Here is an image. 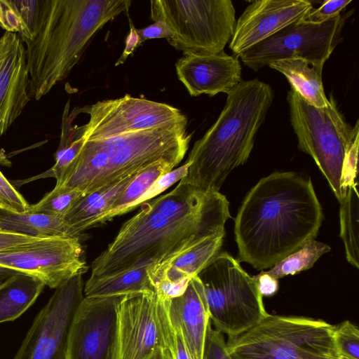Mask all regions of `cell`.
<instances>
[{
    "instance_id": "cell-1",
    "label": "cell",
    "mask_w": 359,
    "mask_h": 359,
    "mask_svg": "<svg viewBox=\"0 0 359 359\" xmlns=\"http://www.w3.org/2000/svg\"><path fill=\"white\" fill-rule=\"evenodd\" d=\"M229 203L219 191L179 182L170 192L141 204L91 264L90 278L111 276L172 259L203 240L225 235Z\"/></svg>"
},
{
    "instance_id": "cell-2",
    "label": "cell",
    "mask_w": 359,
    "mask_h": 359,
    "mask_svg": "<svg viewBox=\"0 0 359 359\" xmlns=\"http://www.w3.org/2000/svg\"><path fill=\"white\" fill-rule=\"evenodd\" d=\"M323 218L310 179L274 172L245 196L235 219L240 260L257 270L273 267L318 235Z\"/></svg>"
},
{
    "instance_id": "cell-3",
    "label": "cell",
    "mask_w": 359,
    "mask_h": 359,
    "mask_svg": "<svg viewBox=\"0 0 359 359\" xmlns=\"http://www.w3.org/2000/svg\"><path fill=\"white\" fill-rule=\"evenodd\" d=\"M130 0H41L33 34L22 41L29 94L39 100L70 74L95 34L120 13Z\"/></svg>"
},
{
    "instance_id": "cell-4",
    "label": "cell",
    "mask_w": 359,
    "mask_h": 359,
    "mask_svg": "<svg viewBox=\"0 0 359 359\" xmlns=\"http://www.w3.org/2000/svg\"><path fill=\"white\" fill-rule=\"evenodd\" d=\"M226 95L217 121L194 143L180 181L205 191L219 192L229 174L248 161L273 100L271 86L258 79L241 81Z\"/></svg>"
},
{
    "instance_id": "cell-5",
    "label": "cell",
    "mask_w": 359,
    "mask_h": 359,
    "mask_svg": "<svg viewBox=\"0 0 359 359\" xmlns=\"http://www.w3.org/2000/svg\"><path fill=\"white\" fill-rule=\"evenodd\" d=\"M188 123L106 139L83 141L55 187L75 189L84 196L123 177L138 173L160 161L177 165L192 137Z\"/></svg>"
},
{
    "instance_id": "cell-6",
    "label": "cell",
    "mask_w": 359,
    "mask_h": 359,
    "mask_svg": "<svg viewBox=\"0 0 359 359\" xmlns=\"http://www.w3.org/2000/svg\"><path fill=\"white\" fill-rule=\"evenodd\" d=\"M334 325L304 316L269 314L238 336L228 338L233 359H324L337 355Z\"/></svg>"
},
{
    "instance_id": "cell-7",
    "label": "cell",
    "mask_w": 359,
    "mask_h": 359,
    "mask_svg": "<svg viewBox=\"0 0 359 359\" xmlns=\"http://www.w3.org/2000/svg\"><path fill=\"white\" fill-rule=\"evenodd\" d=\"M290 120L299 149L311 156L327 179L337 199L341 202L343 170L348 152L359 136V123H346L332 96L325 107L306 102L292 87L287 93Z\"/></svg>"
},
{
    "instance_id": "cell-8",
    "label": "cell",
    "mask_w": 359,
    "mask_h": 359,
    "mask_svg": "<svg viewBox=\"0 0 359 359\" xmlns=\"http://www.w3.org/2000/svg\"><path fill=\"white\" fill-rule=\"evenodd\" d=\"M197 277L203 287L212 325L229 338L245 332L269 315L257 280L228 252H219Z\"/></svg>"
},
{
    "instance_id": "cell-9",
    "label": "cell",
    "mask_w": 359,
    "mask_h": 359,
    "mask_svg": "<svg viewBox=\"0 0 359 359\" xmlns=\"http://www.w3.org/2000/svg\"><path fill=\"white\" fill-rule=\"evenodd\" d=\"M151 18L166 23L169 43L183 53L214 54L224 51L236 24L231 0H152Z\"/></svg>"
},
{
    "instance_id": "cell-10",
    "label": "cell",
    "mask_w": 359,
    "mask_h": 359,
    "mask_svg": "<svg viewBox=\"0 0 359 359\" xmlns=\"http://www.w3.org/2000/svg\"><path fill=\"white\" fill-rule=\"evenodd\" d=\"M351 10L321 24L295 22L239 54L243 63L255 71L284 59H302L323 67L341 37Z\"/></svg>"
},
{
    "instance_id": "cell-11",
    "label": "cell",
    "mask_w": 359,
    "mask_h": 359,
    "mask_svg": "<svg viewBox=\"0 0 359 359\" xmlns=\"http://www.w3.org/2000/svg\"><path fill=\"white\" fill-rule=\"evenodd\" d=\"M75 114L89 116L88 121L72 127L74 136L83 141L106 139L142 130L170 127L188 122L187 117L170 104L126 94L75 108Z\"/></svg>"
},
{
    "instance_id": "cell-12",
    "label": "cell",
    "mask_w": 359,
    "mask_h": 359,
    "mask_svg": "<svg viewBox=\"0 0 359 359\" xmlns=\"http://www.w3.org/2000/svg\"><path fill=\"white\" fill-rule=\"evenodd\" d=\"M79 237L39 238L0 251V267L35 278L56 289L88 269Z\"/></svg>"
},
{
    "instance_id": "cell-13",
    "label": "cell",
    "mask_w": 359,
    "mask_h": 359,
    "mask_svg": "<svg viewBox=\"0 0 359 359\" xmlns=\"http://www.w3.org/2000/svg\"><path fill=\"white\" fill-rule=\"evenodd\" d=\"M82 276L77 274L55 289L13 359H66L72 323L84 297Z\"/></svg>"
},
{
    "instance_id": "cell-14",
    "label": "cell",
    "mask_w": 359,
    "mask_h": 359,
    "mask_svg": "<svg viewBox=\"0 0 359 359\" xmlns=\"http://www.w3.org/2000/svg\"><path fill=\"white\" fill-rule=\"evenodd\" d=\"M123 295L83 297L72 323L66 359H115Z\"/></svg>"
},
{
    "instance_id": "cell-15",
    "label": "cell",
    "mask_w": 359,
    "mask_h": 359,
    "mask_svg": "<svg viewBox=\"0 0 359 359\" xmlns=\"http://www.w3.org/2000/svg\"><path fill=\"white\" fill-rule=\"evenodd\" d=\"M166 347L156 290L123 295L118 305L115 359H149Z\"/></svg>"
},
{
    "instance_id": "cell-16",
    "label": "cell",
    "mask_w": 359,
    "mask_h": 359,
    "mask_svg": "<svg viewBox=\"0 0 359 359\" xmlns=\"http://www.w3.org/2000/svg\"><path fill=\"white\" fill-rule=\"evenodd\" d=\"M312 9V4L306 0L253 1L236 20L229 48L238 56L284 27L302 20Z\"/></svg>"
},
{
    "instance_id": "cell-17",
    "label": "cell",
    "mask_w": 359,
    "mask_h": 359,
    "mask_svg": "<svg viewBox=\"0 0 359 359\" xmlns=\"http://www.w3.org/2000/svg\"><path fill=\"white\" fill-rule=\"evenodd\" d=\"M25 46L16 33L0 36V137L21 115L31 97Z\"/></svg>"
},
{
    "instance_id": "cell-18",
    "label": "cell",
    "mask_w": 359,
    "mask_h": 359,
    "mask_svg": "<svg viewBox=\"0 0 359 359\" xmlns=\"http://www.w3.org/2000/svg\"><path fill=\"white\" fill-rule=\"evenodd\" d=\"M178 79L191 96L227 94L241 81L238 57L224 51L214 54L187 53L175 63Z\"/></svg>"
},
{
    "instance_id": "cell-19",
    "label": "cell",
    "mask_w": 359,
    "mask_h": 359,
    "mask_svg": "<svg viewBox=\"0 0 359 359\" xmlns=\"http://www.w3.org/2000/svg\"><path fill=\"white\" fill-rule=\"evenodd\" d=\"M224 236L208 238L172 259L149 266L148 275L158 294L165 299L182 294L189 281L220 252Z\"/></svg>"
},
{
    "instance_id": "cell-20",
    "label": "cell",
    "mask_w": 359,
    "mask_h": 359,
    "mask_svg": "<svg viewBox=\"0 0 359 359\" xmlns=\"http://www.w3.org/2000/svg\"><path fill=\"white\" fill-rule=\"evenodd\" d=\"M168 311L192 359H203L206 333L211 321L203 287L197 276L189 281L182 294L168 301Z\"/></svg>"
},
{
    "instance_id": "cell-21",
    "label": "cell",
    "mask_w": 359,
    "mask_h": 359,
    "mask_svg": "<svg viewBox=\"0 0 359 359\" xmlns=\"http://www.w3.org/2000/svg\"><path fill=\"white\" fill-rule=\"evenodd\" d=\"M140 173V172H138ZM128 175L81 198L63 218L76 233L81 235L106 213L131 180L138 174Z\"/></svg>"
},
{
    "instance_id": "cell-22",
    "label": "cell",
    "mask_w": 359,
    "mask_h": 359,
    "mask_svg": "<svg viewBox=\"0 0 359 359\" xmlns=\"http://www.w3.org/2000/svg\"><path fill=\"white\" fill-rule=\"evenodd\" d=\"M282 73L290 86L309 104L325 107L329 104L322 81L323 67L313 66L302 59H284L269 65Z\"/></svg>"
},
{
    "instance_id": "cell-23",
    "label": "cell",
    "mask_w": 359,
    "mask_h": 359,
    "mask_svg": "<svg viewBox=\"0 0 359 359\" xmlns=\"http://www.w3.org/2000/svg\"><path fill=\"white\" fill-rule=\"evenodd\" d=\"M46 285L41 280L22 274H13L0 283V323L13 321L36 300Z\"/></svg>"
},
{
    "instance_id": "cell-24",
    "label": "cell",
    "mask_w": 359,
    "mask_h": 359,
    "mask_svg": "<svg viewBox=\"0 0 359 359\" xmlns=\"http://www.w3.org/2000/svg\"><path fill=\"white\" fill-rule=\"evenodd\" d=\"M0 226L6 231L34 238H81L62 219L28 211L18 213L0 209Z\"/></svg>"
},
{
    "instance_id": "cell-25",
    "label": "cell",
    "mask_w": 359,
    "mask_h": 359,
    "mask_svg": "<svg viewBox=\"0 0 359 359\" xmlns=\"http://www.w3.org/2000/svg\"><path fill=\"white\" fill-rule=\"evenodd\" d=\"M148 266L104 278H89L83 287L84 297H109L155 290L148 275Z\"/></svg>"
},
{
    "instance_id": "cell-26",
    "label": "cell",
    "mask_w": 359,
    "mask_h": 359,
    "mask_svg": "<svg viewBox=\"0 0 359 359\" xmlns=\"http://www.w3.org/2000/svg\"><path fill=\"white\" fill-rule=\"evenodd\" d=\"M177 165L168 161H158L138 173L117 198L111 208L97 218L92 226L102 224L129 212L130 206L140 198L162 175L173 170Z\"/></svg>"
},
{
    "instance_id": "cell-27",
    "label": "cell",
    "mask_w": 359,
    "mask_h": 359,
    "mask_svg": "<svg viewBox=\"0 0 359 359\" xmlns=\"http://www.w3.org/2000/svg\"><path fill=\"white\" fill-rule=\"evenodd\" d=\"M357 184L348 187L340 203V236L345 246L347 261L359 268V196Z\"/></svg>"
},
{
    "instance_id": "cell-28",
    "label": "cell",
    "mask_w": 359,
    "mask_h": 359,
    "mask_svg": "<svg viewBox=\"0 0 359 359\" xmlns=\"http://www.w3.org/2000/svg\"><path fill=\"white\" fill-rule=\"evenodd\" d=\"M330 247L327 244L311 239L276 264L269 271H264L276 279L287 275H294L311 269L323 254L330 252Z\"/></svg>"
},
{
    "instance_id": "cell-29",
    "label": "cell",
    "mask_w": 359,
    "mask_h": 359,
    "mask_svg": "<svg viewBox=\"0 0 359 359\" xmlns=\"http://www.w3.org/2000/svg\"><path fill=\"white\" fill-rule=\"evenodd\" d=\"M83 194L75 189L55 187L38 203L29 205L28 212L62 219Z\"/></svg>"
},
{
    "instance_id": "cell-30",
    "label": "cell",
    "mask_w": 359,
    "mask_h": 359,
    "mask_svg": "<svg viewBox=\"0 0 359 359\" xmlns=\"http://www.w3.org/2000/svg\"><path fill=\"white\" fill-rule=\"evenodd\" d=\"M334 343L337 356L359 359V330L349 320L334 325Z\"/></svg>"
},
{
    "instance_id": "cell-31",
    "label": "cell",
    "mask_w": 359,
    "mask_h": 359,
    "mask_svg": "<svg viewBox=\"0 0 359 359\" xmlns=\"http://www.w3.org/2000/svg\"><path fill=\"white\" fill-rule=\"evenodd\" d=\"M168 301L159 297V316L166 347L170 349L175 359H192L181 334L170 321L168 311Z\"/></svg>"
},
{
    "instance_id": "cell-32",
    "label": "cell",
    "mask_w": 359,
    "mask_h": 359,
    "mask_svg": "<svg viewBox=\"0 0 359 359\" xmlns=\"http://www.w3.org/2000/svg\"><path fill=\"white\" fill-rule=\"evenodd\" d=\"M29 207L23 196L0 170V209L22 213L27 212Z\"/></svg>"
},
{
    "instance_id": "cell-33",
    "label": "cell",
    "mask_w": 359,
    "mask_h": 359,
    "mask_svg": "<svg viewBox=\"0 0 359 359\" xmlns=\"http://www.w3.org/2000/svg\"><path fill=\"white\" fill-rule=\"evenodd\" d=\"M351 0L325 1L323 4L316 9L311 10L303 20L309 23L321 24L330 20L341 13Z\"/></svg>"
},
{
    "instance_id": "cell-34",
    "label": "cell",
    "mask_w": 359,
    "mask_h": 359,
    "mask_svg": "<svg viewBox=\"0 0 359 359\" xmlns=\"http://www.w3.org/2000/svg\"><path fill=\"white\" fill-rule=\"evenodd\" d=\"M203 359H233L227 352L223 334L212 327V323L208 327Z\"/></svg>"
},
{
    "instance_id": "cell-35",
    "label": "cell",
    "mask_w": 359,
    "mask_h": 359,
    "mask_svg": "<svg viewBox=\"0 0 359 359\" xmlns=\"http://www.w3.org/2000/svg\"><path fill=\"white\" fill-rule=\"evenodd\" d=\"M0 26L6 32H21L20 19L12 0H0Z\"/></svg>"
},
{
    "instance_id": "cell-36",
    "label": "cell",
    "mask_w": 359,
    "mask_h": 359,
    "mask_svg": "<svg viewBox=\"0 0 359 359\" xmlns=\"http://www.w3.org/2000/svg\"><path fill=\"white\" fill-rule=\"evenodd\" d=\"M137 32L143 41L148 39L171 38L173 35L172 32L168 25L162 21H155L153 24L142 29H137Z\"/></svg>"
},
{
    "instance_id": "cell-37",
    "label": "cell",
    "mask_w": 359,
    "mask_h": 359,
    "mask_svg": "<svg viewBox=\"0 0 359 359\" xmlns=\"http://www.w3.org/2000/svg\"><path fill=\"white\" fill-rule=\"evenodd\" d=\"M37 238H39L10 231H1L0 232V251L32 242Z\"/></svg>"
},
{
    "instance_id": "cell-38",
    "label": "cell",
    "mask_w": 359,
    "mask_h": 359,
    "mask_svg": "<svg viewBox=\"0 0 359 359\" xmlns=\"http://www.w3.org/2000/svg\"><path fill=\"white\" fill-rule=\"evenodd\" d=\"M130 32L126 39L125 48L121 57L116 61L115 64L116 66L123 64L126 61V58L133 54V51L142 43V41L137 32V29L134 27L131 21L130 22Z\"/></svg>"
},
{
    "instance_id": "cell-39",
    "label": "cell",
    "mask_w": 359,
    "mask_h": 359,
    "mask_svg": "<svg viewBox=\"0 0 359 359\" xmlns=\"http://www.w3.org/2000/svg\"><path fill=\"white\" fill-rule=\"evenodd\" d=\"M253 277L257 282L259 290L262 296H271L277 292L278 289V279L270 276L264 271Z\"/></svg>"
},
{
    "instance_id": "cell-40",
    "label": "cell",
    "mask_w": 359,
    "mask_h": 359,
    "mask_svg": "<svg viewBox=\"0 0 359 359\" xmlns=\"http://www.w3.org/2000/svg\"><path fill=\"white\" fill-rule=\"evenodd\" d=\"M149 359H175L171 351L167 347H159Z\"/></svg>"
},
{
    "instance_id": "cell-41",
    "label": "cell",
    "mask_w": 359,
    "mask_h": 359,
    "mask_svg": "<svg viewBox=\"0 0 359 359\" xmlns=\"http://www.w3.org/2000/svg\"><path fill=\"white\" fill-rule=\"evenodd\" d=\"M15 273H16L15 271L8 269L0 267V283L1 282H3L4 280H6L7 278H8L9 276H11L13 274H15Z\"/></svg>"
},
{
    "instance_id": "cell-42",
    "label": "cell",
    "mask_w": 359,
    "mask_h": 359,
    "mask_svg": "<svg viewBox=\"0 0 359 359\" xmlns=\"http://www.w3.org/2000/svg\"><path fill=\"white\" fill-rule=\"evenodd\" d=\"M324 359H348V358L339 357L337 355H331V356H327V357L325 358Z\"/></svg>"
},
{
    "instance_id": "cell-43",
    "label": "cell",
    "mask_w": 359,
    "mask_h": 359,
    "mask_svg": "<svg viewBox=\"0 0 359 359\" xmlns=\"http://www.w3.org/2000/svg\"><path fill=\"white\" fill-rule=\"evenodd\" d=\"M1 231H5L4 230H3V229L0 226V232Z\"/></svg>"
}]
</instances>
